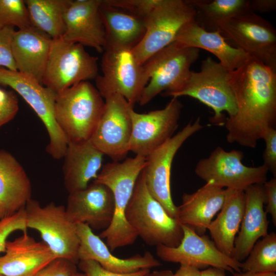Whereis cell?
I'll return each instance as SVG.
<instances>
[{
	"label": "cell",
	"mask_w": 276,
	"mask_h": 276,
	"mask_svg": "<svg viewBox=\"0 0 276 276\" xmlns=\"http://www.w3.org/2000/svg\"><path fill=\"white\" fill-rule=\"evenodd\" d=\"M52 41L49 36L32 26L15 31L12 52L17 71L42 84Z\"/></svg>",
	"instance_id": "24"
},
{
	"label": "cell",
	"mask_w": 276,
	"mask_h": 276,
	"mask_svg": "<svg viewBox=\"0 0 276 276\" xmlns=\"http://www.w3.org/2000/svg\"><path fill=\"white\" fill-rule=\"evenodd\" d=\"M102 0H72L65 11L62 38L104 52L105 32L100 6Z\"/></svg>",
	"instance_id": "19"
},
{
	"label": "cell",
	"mask_w": 276,
	"mask_h": 276,
	"mask_svg": "<svg viewBox=\"0 0 276 276\" xmlns=\"http://www.w3.org/2000/svg\"><path fill=\"white\" fill-rule=\"evenodd\" d=\"M24 210L27 228L39 233L43 242L56 258L79 262L80 240L77 224L68 218L65 206L53 202L42 206L31 198Z\"/></svg>",
	"instance_id": "7"
},
{
	"label": "cell",
	"mask_w": 276,
	"mask_h": 276,
	"mask_svg": "<svg viewBox=\"0 0 276 276\" xmlns=\"http://www.w3.org/2000/svg\"><path fill=\"white\" fill-rule=\"evenodd\" d=\"M72 276H86L85 273H79V272H76Z\"/></svg>",
	"instance_id": "47"
},
{
	"label": "cell",
	"mask_w": 276,
	"mask_h": 276,
	"mask_svg": "<svg viewBox=\"0 0 276 276\" xmlns=\"http://www.w3.org/2000/svg\"><path fill=\"white\" fill-rule=\"evenodd\" d=\"M228 80L237 112L225 120L227 141L255 148L268 129L275 128L276 71L250 57L240 67L228 72Z\"/></svg>",
	"instance_id": "1"
},
{
	"label": "cell",
	"mask_w": 276,
	"mask_h": 276,
	"mask_svg": "<svg viewBox=\"0 0 276 276\" xmlns=\"http://www.w3.org/2000/svg\"><path fill=\"white\" fill-rule=\"evenodd\" d=\"M182 107L178 98L173 97L160 109L140 113L132 108L129 151L146 157L170 139L178 127Z\"/></svg>",
	"instance_id": "16"
},
{
	"label": "cell",
	"mask_w": 276,
	"mask_h": 276,
	"mask_svg": "<svg viewBox=\"0 0 276 276\" xmlns=\"http://www.w3.org/2000/svg\"><path fill=\"white\" fill-rule=\"evenodd\" d=\"M203 127L200 117H198L194 122L191 121L180 131L146 157L142 173L147 188L168 214L176 219L177 206L173 201L170 187L173 160L184 142Z\"/></svg>",
	"instance_id": "14"
},
{
	"label": "cell",
	"mask_w": 276,
	"mask_h": 276,
	"mask_svg": "<svg viewBox=\"0 0 276 276\" xmlns=\"http://www.w3.org/2000/svg\"><path fill=\"white\" fill-rule=\"evenodd\" d=\"M225 189L209 181L195 192L183 193L177 206L176 220L189 226L198 235H204L213 218L224 202Z\"/></svg>",
	"instance_id": "23"
},
{
	"label": "cell",
	"mask_w": 276,
	"mask_h": 276,
	"mask_svg": "<svg viewBox=\"0 0 276 276\" xmlns=\"http://www.w3.org/2000/svg\"><path fill=\"white\" fill-rule=\"evenodd\" d=\"M174 42L181 47L202 49L210 52L228 72L237 69L250 57L242 50L229 44L218 30L206 31L194 19L182 27Z\"/></svg>",
	"instance_id": "25"
},
{
	"label": "cell",
	"mask_w": 276,
	"mask_h": 276,
	"mask_svg": "<svg viewBox=\"0 0 276 276\" xmlns=\"http://www.w3.org/2000/svg\"><path fill=\"white\" fill-rule=\"evenodd\" d=\"M172 276H201L198 268L186 265H180L179 268Z\"/></svg>",
	"instance_id": "43"
},
{
	"label": "cell",
	"mask_w": 276,
	"mask_h": 276,
	"mask_svg": "<svg viewBox=\"0 0 276 276\" xmlns=\"http://www.w3.org/2000/svg\"><path fill=\"white\" fill-rule=\"evenodd\" d=\"M225 189L224 201L220 212L207 229L218 249L232 258L236 235L244 215L245 195L243 190Z\"/></svg>",
	"instance_id": "29"
},
{
	"label": "cell",
	"mask_w": 276,
	"mask_h": 276,
	"mask_svg": "<svg viewBox=\"0 0 276 276\" xmlns=\"http://www.w3.org/2000/svg\"><path fill=\"white\" fill-rule=\"evenodd\" d=\"M224 269L214 267H209L206 269L201 270V276H226L225 272Z\"/></svg>",
	"instance_id": "44"
},
{
	"label": "cell",
	"mask_w": 276,
	"mask_h": 276,
	"mask_svg": "<svg viewBox=\"0 0 276 276\" xmlns=\"http://www.w3.org/2000/svg\"><path fill=\"white\" fill-rule=\"evenodd\" d=\"M243 153L239 150H225L216 147L205 158L200 159L194 170L196 175L206 182L221 188L244 191L250 186L263 185L267 180V168L263 165L249 167L242 162Z\"/></svg>",
	"instance_id": "13"
},
{
	"label": "cell",
	"mask_w": 276,
	"mask_h": 276,
	"mask_svg": "<svg viewBox=\"0 0 276 276\" xmlns=\"http://www.w3.org/2000/svg\"><path fill=\"white\" fill-rule=\"evenodd\" d=\"M173 273L171 270L166 269L149 272L146 276H172Z\"/></svg>",
	"instance_id": "46"
},
{
	"label": "cell",
	"mask_w": 276,
	"mask_h": 276,
	"mask_svg": "<svg viewBox=\"0 0 276 276\" xmlns=\"http://www.w3.org/2000/svg\"><path fill=\"white\" fill-rule=\"evenodd\" d=\"M18 109L16 94L0 88V128L14 119Z\"/></svg>",
	"instance_id": "37"
},
{
	"label": "cell",
	"mask_w": 276,
	"mask_h": 276,
	"mask_svg": "<svg viewBox=\"0 0 276 276\" xmlns=\"http://www.w3.org/2000/svg\"><path fill=\"white\" fill-rule=\"evenodd\" d=\"M99 75L97 58L81 44L52 39L42 84L58 94Z\"/></svg>",
	"instance_id": "11"
},
{
	"label": "cell",
	"mask_w": 276,
	"mask_h": 276,
	"mask_svg": "<svg viewBox=\"0 0 276 276\" xmlns=\"http://www.w3.org/2000/svg\"><path fill=\"white\" fill-rule=\"evenodd\" d=\"M228 73L219 62L208 57L202 61L200 70L197 72L191 71L186 84L169 97L189 96L198 100L213 110L214 115L211 121L213 124L224 125L226 119L223 112L225 111L228 118H231L237 112Z\"/></svg>",
	"instance_id": "6"
},
{
	"label": "cell",
	"mask_w": 276,
	"mask_h": 276,
	"mask_svg": "<svg viewBox=\"0 0 276 276\" xmlns=\"http://www.w3.org/2000/svg\"><path fill=\"white\" fill-rule=\"evenodd\" d=\"M108 5L130 12L144 18L159 0H104Z\"/></svg>",
	"instance_id": "36"
},
{
	"label": "cell",
	"mask_w": 276,
	"mask_h": 276,
	"mask_svg": "<svg viewBox=\"0 0 276 276\" xmlns=\"http://www.w3.org/2000/svg\"><path fill=\"white\" fill-rule=\"evenodd\" d=\"M145 163L146 157L140 155L126 158L122 162L113 161L104 165L94 180L106 185L113 196L112 220L99 236L106 239V244L110 251L133 244L138 237L127 222L125 213Z\"/></svg>",
	"instance_id": "2"
},
{
	"label": "cell",
	"mask_w": 276,
	"mask_h": 276,
	"mask_svg": "<svg viewBox=\"0 0 276 276\" xmlns=\"http://www.w3.org/2000/svg\"><path fill=\"white\" fill-rule=\"evenodd\" d=\"M31 26L25 1L0 0V29L7 26L21 29Z\"/></svg>",
	"instance_id": "33"
},
{
	"label": "cell",
	"mask_w": 276,
	"mask_h": 276,
	"mask_svg": "<svg viewBox=\"0 0 276 276\" xmlns=\"http://www.w3.org/2000/svg\"><path fill=\"white\" fill-rule=\"evenodd\" d=\"M195 10L188 0H159L143 18L145 34L132 50L142 64L173 42L182 27L194 19Z\"/></svg>",
	"instance_id": "10"
},
{
	"label": "cell",
	"mask_w": 276,
	"mask_h": 276,
	"mask_svg": "<svg viewBox=\"0 0 276 276\" xmlns=\"http://www.w3.org/2000/svg\"><path fill=\"white\" fill-rule=\"evenodd\" d=\"M0 84L10 87L31 106L48 132L47 152L54 159L63 158L68 141L54 117L57 94L28 75L3 67H0Z\"/></svg>",
	"instance_id": "8"
},
{
	"label": "cell",
	"mask_w": 276,
	"mask_h": 276,
	"mask_svg": "<svg viewBox=\"0 0 276 276\" xmlns=\"http://www.w3.org/2000/svg\"><path fill=\"white\" fill-rule=\"evenodd\" d=\"M125 218L137 236L150 246H178L183 237L181 224L170 217L149 193L142 172L125 211Z\"/></svg>",
	"instance_id": "3"
},
{
	"label": "cell",
	"mask_w": 276,
	"mask_h": 276,
	"mask_svg": "<svg viewBox=\"0 0 276 276\" xmlns=\"http://www.w3.org/2000/svg\"><path fill=\"white\" fill-rule=\"evenodd\" d=\"M245 209L240 230L236 237L232 258L242 262L261 237L268 234L269 221L264 210L265 193L263 185L255 184L244 190Z\"/></svg>",
	"instance_id": "22"
},
{
	"label": "cell",
	"mask_w": 276,
	"mask_h": 276,
	"mask_svg": "<svg viewBox=\"0 0 276 276\" xmlns=\"http://www.w3.org/2000/svg\"><path fill=\"white\" fill-rule=\"evenodd\" d=\"M0 276H6V275L0 274Z\"/></svg>",
	"instance_id": "48"
},
{
	"label": "cell",
	"mask_w": 276,
	"mask_h": 276,
	"mask_svg": "<svg viewBox=\"0 0 276 276\" xmlns=\"http://www.w3.org/2000/svg\"><path fill=\"white\" fill-rule=\"evenodd\" d=\"M104 105L103 98L88 81L80 82L57 94L54 117L68 143L90 140Z\"/></svg>",
	"instance_id": "4"
},
{
	"label": "cell",
	"mask_w": 276,
	"mask_h": 276,
	"mask_svg": "<svg viewBox=\"0 0 276 276\" xmlns=\"http://www.w3.org/2000/svg\"><path fill=\"white\" fill-rule=\"evenodd\" d=\"M77 272L76 263L66 259L56 258L34 276H72Z\"/></svg>",
	"instance_id": "38"
},
{
	"label": "cell",
	"mask_w": 276,
	"mask_h": 276,
	"mask_svg": "<svg viewBox=\"0 0 276 276\" xmlns=\"http://www.w3.org/2000/svg\"><path fill=\"white\" fill-rule=\"evenodd\" d=\"M105 32L104 50L132 49L143 38L144 19L133 13L107 4L102 0L100 6Z\"/></svg>",
	"instance_id": "28"
},
{
	"label": "cell",
	"mask_w": 276,
	"mask_h": 276,
	"mask_svg": "<svg viewBox=\"0 0 276 276\" xmlns=\"http://www.w3.org/2000/svg\"><path fill=\"white\" fill-rule=\"evenodd\" d=\"M183 237L174 247L156 246V255L163 261L193 266L199 269L219 268L233 273L240 272L241 262L227 256L208 236H200L188 226L181 224Z\"/></svg>",
	"instance_id": "17"
},
{
	"label": "cell",
	"mask_w": 276,
	"mask_h": 276,
	"mask_svg": "<svg viewBox=\"0 0 276 276\" xmlns=\"http://www.w3.org/2000/svg\"><path fill=\"white\" fill-rule=\"evenodd\" d=\"M15 31L14 27L12 26L0 29V67L16 71L12 52V42Z\"/></svg>",
	"instance_id": "35"
},
{
	"label": "cell",
	"mask_w": 276,
	"mask_h": 276,
	"mask_svg": "<svg viewBox=\"0 0 276 276\" xmlns=\"http://www.w3.org/2000/svg\"><path fill=\"white\" fill-rule=\"evenodd\" d=\"M250 7L253 13L270 12L276 9V1L250 0Z\"/></svg>",
	"instance_id": "42"
},
{
	"label": "cell",
	"mask_w": 276,
	"mask_h": 276,
	"mask_svg": "<svg viewBox=\"0 0 276 276\" xmlns=\"http://www.w3.org/2000/svg\"><path fill=\"white\" fill-rule=\"evenodd\" d=\"M5 254L0 257V274L6 276H34L56 258L43 242H37L24 232L7 241Z\"/></svg>",
	"instance_id": "21"
},
{
	"label": "cell",
	"mask_w": 276,
	"mask_h": 276,
	"mask_svg": "<svg viewBox=\"0 0 276 276\" xmlns=\"http://www.w3.org/2000/svg\"><path fill=\"white\" fill-rule=\"evenodd\" d=\"M104 154L90 140L68 142L63 158L64 185L68 193L86 188L102 168Z\"/></svg>",
	"instance_id": "27"
},
{
	"label": "cell",
	"mask_w": 276,
	"mask_h": 276,
	"mask_svg": "<svg viewBox=\"0 0 276 276\" xmlns=\"http://www.w3.org/2000/svg\"><path fill=\"white\" fill-rule=\"evenodd\" d=\"M265 193V212L269 214L274 226L276 225V178L273 177L263 184Z\"/></svg>",
	"instance_id": "41"
},
{
	"label": "cell",
	"mask_w": 276,
	"mask_h": 276,
	"mask_svg": "<svg viewBox=\"0 0 276 276\" xmlns=\"http://www.w3.org/2000/svg\"><path fill=\"white\" fill-rule=\"evenodd\" d=\"M232 276H276L275 272H243L234 273Z\"/></svg>",
	"instance_id": "45"
},
{
	"label": "cell",
	"mask_w": 276,
	"mask_h": 276,
	"mask_svg": "<svg viewBox=\"0 0 276 276\" xmlns=\"http://www.w3.org/2000/svg\"><path fill=\"white\" fill-rule=\"evenodd\" d=\"M65 211L75 224L84 223L91 229H106L114 213V201L111 190L95 180L82 190L68 193Z\"/></svg>",
	"instance_id": "18"
},
{
	"label": "cell",
	"mask_w": 276,
	"mask_h": 276,
	"mask_svg": "<svg viewBox=\"0 0 276 276\" xmlns=\"http://www.w3.org/2000/svg\"><path fill=\"white\" fill-rule=\"evenodd\" d=\"M78 263L79 269L86 276H146L150 272L149 269L127 273L113 272L104 269L98 262L90 260H80Z\"/></svg>",
	"instance_id": "39"
},
{
	"label": "cell",
	"mask_w": 276,
	"mask_h": 276,
	"mask_svg": "<svg viewBox=\"0 0 276 276\" xmlns=\"http://www.w3.org/2000/svg\"><path fill=\"white\" fill-rule=\"evenodd\" d=\"M77 232L80 240L78 259L93 260L104 269L116 273H127L159 266L160 263L149 251L144 255L136 254L127 259L113 255L101 238L95 235L86 224L77 223Z\"/></svg>",
	"instance_id": "20"
},
{
	"label": "cell",
	"mask_w": 276,
	"mask_h": 276,
	"mask_svg": "<svg viewBox=\"0 0 276 276\" xmlns=\"http://www.w3.org/2000/svg\"><path fill=\"white\" fill-rule=\"evenodd\" d=\"M24 208L14 215L0 219V252H5L9 235L16 231H27Z\"/></svg>",
	"instance_id": "34"
},
{
	"label": "cell",
	"mask_w": 276,
	"mask_h": 276,
	"mask_svg": "<svg viewBox=\"0 0 276 276\" xmlns=\"http://www.w3.org/2000/svg\"><path fill=\"white\" fill-rule=\"evenodd\" d=\"M31 196V183L24 168L12 154L0 149V219L24 208Z\"/></svg>",
	"instance_id": "26"
},
{
	"label": "cell",
	"mask_w": 276,
	"mask_h": 276,
	"mask_svg": "<svg viewBox=\"0 0 276 276\" xmlns=\"http://www.w3.org/2000/svg\"><path fill=\"white\" fill-rule=\"evenodd\" d=\"M217 30L231 45L276 71V31L268 20L246 13L219 22Z\"/></svg>",
	"instance_id": "12"
},
{
	"label": "cell",
	"mask_w": 276,
	"mask_h": 276,
	"mask_svg": "<svg viewBox=\"0 0 276 276\" xmlns=\"http://www.w3.org/2000/svg\"><path fill=\"white\" fill-rule=\"evenodd\" d=\"M262 139L264 140L265 147L263 154V165L268 171L276 176V129L271 128L263 134Z\"/></svg>",
	"instance_id": "40"
},
{
	"label": "cell",
	"mask_w": 276,
	"mask_h": 276,
	"mask_svg": "<svg viewBox=\"0 0 276 276\" xmlns=\"http://www.w3.org/2000/svg\"><path fill=\"white\" fill-rule=\"evenodd\" d=\"M104 99L103 111L90 141L104 155L113 162H120L129 151L132 132L130 110L133 106L118 94Z\"/></svg>",
	"instance_id": "15"
},
{
	"label": "cell",
	"mask_w": 276,
	"mask_h": 276,
	"mask_svg": "<svg viewBox=\"0 0 276 276\" xmlns=\"http://www.w3.org/2000/svg\"><path fill=\"white\" fill-rule=\"evenodd\" d=\"M188 2L195 10L194 20L208 31H217L218 23L223 20L252 13L250 0H188Z\"/></svg>",
	"instance_id": "31"
},
{
	"label": "cell",
	"mask_w": 276,
	"mask_h": 276,
	"mask_svg": "<svg viewBox=\"0 0 276 276\" xmlns=\"http://www.w3.org/2000/svg\"><path fill=\"white\" fill-rule=\"evenodd\" d=\"M199 56V49L181 47L175 42L152 55L144 64L149 81L139 104L148 103L159 94L169 97L180 90L189 79L190 67Z\"/></svg>",
	"instance_id": "5"
},
{
	"label": "cell",
	"mask_w": 276,
	"mask_h": 276,
	"mask_svg": "<svg viewBox=\"0 0 276 276\" xmlns=\"http://www.w3.org/2000/svg\"><path fill=\"white\" fill-rule=\"evenodd\" d=\"M243 272H276V234L271 232L258 240L241 262Z\"/></svg>",
	"instance_id": "32"
},
{
	"label": "cell",
	"mask_w": 276,
	"mask_h": 276,
	"mask_svg": "<svg viewBox=\"0 0 276 276\" xmlns=\"http://www.w3.org/2000/svg\"><path fill=\"white\" fill-rule=\"evenodd\" d=\"M103 52L102 74L95 79L96 88L103 99L118 94L134 106L149 81L144 64L138 61L132 49H106Z\"/></svg>",
	"instance_id": "9"
},
{
	"label": "cell",
	"mask_w": 276,
	"mask_h": 276,
	"mask_svg": "<svg viewBox=\"0 0 276 276\" xmlns=\"http://www.w3.org/2000/svg\"><path fill=\"white\" fill-rule=\"evenodd\" d=\"M72 0H25L31 25L52 39L65 32L64 14Z\"/></svg>",
	"instance_id": "30"
}]
</instances>
